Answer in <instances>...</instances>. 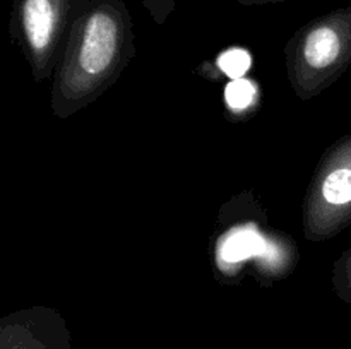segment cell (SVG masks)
I'll return each instance as SVG.
<instances>
[{
  "instance_id": "cell-1",
  "label": "cell",
  "mask_w": 351,
  "mask_h": 349,
  "mask_svg": "<svg viewBox=\"0 0 351 349\" xmlns=\"http://www.w3.org/2000/svg\"><path fill=\"white\" fill-rule=\"evenodd\" d=\"M132 16L123 0H93L79 17L53 75L50 106L67 120L101 98L136 57Z\"/></svg>"
},
{
  "instance_id": "cell-2",
  "label": "cell",
  "mask_w": 351,
  "mask_h": 349,
  "mask_svg": "<svg viewBox=\"0 0 351 349\" xmlns=\"http://www.w3.org/2000/svg\"><path fill=\"white\" fill-rule=\"evenodd\" d=\"M288 82L302 101L322 94L351 65V5L308 21L285 47Z\"/></svg>"
},
{
  "instance_id": "cell-3",
  "label": "cell",
  "mask_w": 351,
  "mask_h": 349,
  "mask_svg": "<svg viewBox=\"0 0 351 349\" xmlns=\"http://www.w3.org/2000/svg\"><path fill=\"white\" fill-rule=\"evenodd\" d=\"M93 0H14L9 34L36 82L55 75L79 17Z\"/></svg>"
},
{
  "instance_id": "cell-4",
  "label": "cell",
  "mask_w": 351,
  "mask_h": 349,
  "mask_svg": "<svg viewBox=\"0 0 351 349\" xmlns=\"http://www.w3.org/2000/svg\"><path fill=\"white\" fill-rule=\"evenodd\" d=\"M351 224V133L332 142L319 159L304 204L302 228L312 243L335 238Z\"/></svg>"
},
{
  "instance_id": "cell-5",
  "label": "cell",
  "mask_w": 351,
  "mask_h": 349,
  "mask_svg": "<svg viewBox=\"0 0 351 349\" xmlns=\"http://www.w3.org/2000/svg\"><path fill=\"white\" fill-rule=\"evenodd\" d=\"M0 349H72L71 331L55 308H23L0 318Z\"/></svg>"
},
{
  "instance_id": "cell-6",
  "label": "cell",
  "mask_w": 351,
  "mask_h": 349,
  "mask_svg": "<svg viewBox=\"0 0 351 349\" xmlns=\"http://www.w3.org/2000/svg\"><path fill=\"white\" fill-rule=\"evenodd\" d=\"M225 103L228 112L237 118H245L250 109L259 105V89L250 79H235L225 88Z\"/></svg>"
},
{
  "instance_id": "cell-7",
  "label": "cell",
  "mask_w": 351,
  "mask_h": 349,
  "mask_svg": "<svg viewBox=\"0 0 351 349\" xmlns=\"http://www.w3.org/2000/svg\"><path fill=\"white\" fill-rule=\"evenodd\" d=\"M216 65H218L221 74L235 81V79L245 77L250 65H252V57L245 48H230L219 55Z\"/></svg>"
},
{
  "instance_id": "cell-8",
  "label": "cell",
  "mask_w": 351,
  "mask_h": 349,
  "mask_svg": "<svg viewBox=\"0 0 351 349\" xmlns=\"http://www.w3.org/2000/svg\"><path fill=\"white\" fill-rule=\"evenodd\" d=\"M331 284L336 296L351 305V246L346 248L332 263Z\"/></svg>"
},
{
  "instance_id": "cell-9",
  "label": "cell",
  "mask_w": 351,
  "mask_h": 349,
  "mask_svg": "<svg viewBox=\"0 0 351 349\" xmlns=\"http://www.w3.org/2000/svg\"><path fill=\"white\" fill-rule=\"evenodd\" d=\"M146 12L156 24H165L177 7L178 0H141Z\"/></svg>"
},
{
  "instance_id": "cell-10",
  "label": "cell",
  "mask_w": 351,
  "mask_h": 349,
  "mask_svg": "<svg viewBox=\"0 0 351 349\" xmlns=\"http://www.w3.org/2000/svg\"><path fill=\"white\" fill-rule=\"evenodd\" d=\"M242 5H266V3H280V2H291V0H237Z\"/></svg>"
}]
</instances>
